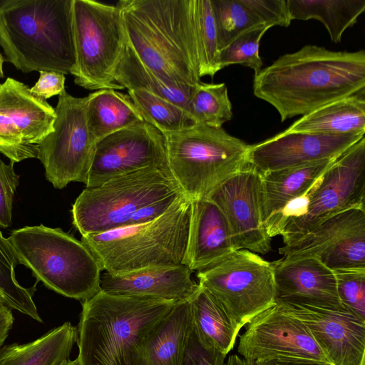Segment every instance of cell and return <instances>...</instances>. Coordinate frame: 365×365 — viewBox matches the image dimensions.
I'll return each instance as SVG.
<instances>
[{
	"label": "cell",
	"mask_w": 365,
	"mask_h": 365,
	"mask_svg": "<svg viewBox=\"0 0 365 365\" xmlns=\"http://www.w3.org/2000/svg\"><path fill=\"white\" fill-rule=\"evenodd\" d=\"M5 304L4 300L3 299L2 297L0 295V306Z\"/></svg>",
	"instance_id": "7dc6e473"
},
{
	"label": "cell",
	"mask_w": 365,
	"mask_h": 365,
	"mask_svg": "<svg viewBox=\"0 0 365 365\" xmlns=\"http://www.w3.org/2000/svg\"><path fill=\"white\" fill-rule=\"evenodd\" d=\"M287 258L313 257L332 271L365 269V207L351 208L320 222L279 249Z\"/></svg>",
	"instance_id": "5bb4252c"
},
{
	"label": "cell",
	"mask_w": 365,
	"mask_h": 365,
	"mask_svg": "<svg viewBox=\"0 0 365 365\" xmlns=\"http://www.w3.org/2000/svg\"><path fill=\"white\" fill-rule=\"evenodd\" d=\"M19 264L8 238L0 232V295L9 307L42 322L29 289L21 287L15 278L14 267Z\"/></svg>",
	"instance_id": "e575fe53"
},
{
	"label": "cell",
	"mask_w": 365,
	"mask_h": 365,
	"mask_svg": "<svg viewBox=\"0 0 365 365\" xmlns=\"http://www.w3.org/2000/svg\"><path fill=\"white\" fill-rule=\"evenodd\" d=\"M73 0L0 1V46L5 60L26 73H71L76 63Z\"/></svg>",
	"instance_id": "277c9868"
},
{
	"label": "cell",
	"mask_w": 365,
	"mask_h": 365,
	"mask_svg": "<svg viewBox=\"0 0 365 365\" xmlns=\"http://www.w3.org/2000/svg\"><path fill=\"white\" fill-rule=\"evenodd\" d=\"M364 135L285 130L250 146L248 163L266 173L338 158Z\"/></svg>",
	"instance_id": "d6986e66"
},
{
	"label": "cell",
	"mask_w": 365,
	"mask_h": 365,
	"mask_svg": "<svg viewBox=\"0 0 365 365\" xmlns=\"http://www.w3.org/2000/svg\"><path fill=\"white\" fill-rule=\"evenodd\" d=\"M175 304L102 290L83 301L76 339L79 365H138L145 341Z\"/></svg>",
	"instance_id": "7a4b0ae2"
},
{
	"label": "cell",
	"mask_w": 365,
	"mask_h": 365,
	"mask_svg": "<svg viewBox=\"0 0 365 365\" xmlns=\"http://www.w3.org/2000/svg\"><path fill=\"white\" fill-rule=\"evenodd\" d=\"M253 93L278 111L282 122L336 100L365 94V51L306 45L255 75Z\"/></svg>",
	"instance_id": "6da1fadb"
},
{
	"label": "cell",
	"mask_w": 365,
	"mask_h": 365,
	"mask_svg": "<svg viewBox=\"0 0 365 365\" xmlns=\"http://www.w3.org/2000/svg\"><path fill=\"white\" fill-rule=\"evenodd\" d=\"M272 264L276 302L344 310L339 299L334 271L317 259L283 257Z\"/></svg>",
	"instance_id": "ffe728a7"
},
{
	"label": "cell",
	"mask_w": 365,
	"mask_h": 365,
	"mask_svg": "<svg viewBox=\"0 0 365 365\" xmlns=\"http://www.w3.org/2000/svg\"><path fill=\"white\" fill-rule=\"evenodd\" d=\"M225 357L220 353L202 346L192 327L185 351L182 365H225Z\"/></svg>",
	"instance_id": "f35d334b"
},
{
	"label": "cell",
	"mask_w": 365,
	"mask_h": 365,
	"mask_svg": "<svg viewBox=\"0 0 365 365\" xmlns=\"http://www.w3.org/2000/svg\"><path fill=\"white\" fill-rule=\"evenodd\" d=\"M13 161L6 164L0 158V227L12 224L13 201L19 185V175L14 169Z\"/></svg>",
	"instance_id": "74e56055"
},
{
	"label": "cell",
	"mask_w": 365,
	"mask_h": 365,
	"mask_svg": "<svg viewBox=\"0 0 365 365\" xmlns=\"http://www.w3.org/2000/svg\"><path fill=\"white\" fill-rule=\"evenodd\" d=\"M334 272L343 309L365 321V269H341Z\"/></svg>",
	"instance_id": "8d00e7d4"
},
{
	"label": "cell",
	"mask_w": 365,
	"mask_h": 365,
	"mask_svg": "<svg viewBox=\"0 0 365 365\" xmlns=\"http://www.w3.org/2000/svg\"><path fill=\"white\" fill-rule=\"evenodd\" d=\"M225 365H250V361L244 359L237 354H231Z\"/></svg>",
	"instance_id": "ee69618b"
},
{
	"label": "cell",
	"mask_w": 365,
	"mask_h": 365,
	"mask_svg": "<svg viewBox=\"0 0 365 365\" xmlns=\"http://www.w3.org/2000/svg\"><path fill=\"white\" fill-rule=\"evenodd\" d=\"M291 20L317 19L327 29L331 41H341L365 11V0H287Z\"/></svg>",
	"instance_id": "4dcf8cb0"
},
{
	"label": "cell",
	"mask_w": 365,
	"mask_h": 365,
	"mask_svg": "<svg viewBox=\"0 0 365 365\" xmlns=\"http://www.w3.org/2000/svg\"><path fill=\"white\" fill-rule=\"evenodd\" d=\"M76 63L70 74L86 89L122 90L114 74L128 38L119 6L93 0H73Z\"/></svg>",
	"instance_id": "9c48e42d"
},
{
	"label": "cell",
	"mask_w": 365,
	"mask_h": 365,
	"mask_svg": "<svg viewBox=\"0 0 365 365\" xmlns=\"http://www.w3.org/2000/svg\"><path fill=\"white\" fill-rule=\"evenodd\" d=\"M219 51L240 35L261 26L287 27V0H210Z\"/></svg>",
	"instance_id": "603a6c76"
},
{
	"label": "cell",
	"mask_w": 365,
	"mask_h": 365,
	"mask_svg": "<svg viewBox=\"0 0 365 365\" xmlns=\"http://www.w3.org/2000/svg\"><path fill=\"white\" fill-rule=\"evenodd\" d=\"M87 97L88 124L96 143L113 133L145 121L128 94L106 88Z\"/></svg>",
	"instance_id": "f1b7e54d"
},
{
	"label": "cell",
	"mask_w": 365,
	"mask_h": 365,
	"mask_svg": "<svg viewBox=\"0 0 365 365\" xmlns=\"http://www.w3.org/2000/svg\"><path fill=\"white\" fill-rule=\"evenodd\" d=\"M192 19L200 78L213 77L220 68L217 29L210 0H192Z\"/></svg>",
	"instance_id": "d6a6232c"
},
{
	"label": "cell",
	"mask_w": 365,
	"mask_h": 365,
	"mask_svg": "<svg viewBox=\"0 0 365 365\" xmlns=\"http://www.w3.org/2000/svg\"><path fill=\"white\" fill-rule=\"evenodd\" d=\"M164 136L168 170L190 200L207 197L248 164L250 145L222 128L195 124Z\"/></svg>",
	"instance_id": "52a82bcc"
},
{
	"label": "cell",
	"mask_w": 365,
	"mask_h": 365,
	"mask_svg": "<svg viewBox=\"0 0 365 365\" xmlns=\"http://www.w3.org/2000/svg\"><path fill=\"white\" fill-rule=\"evenodd\" d=\"M114 79L123 88L141 90L155 95L180 106L190 114L193 88L175 85L152 71L138 58L128 40L115 69Z\"/></svg>",
	"instance_id": "f546056e"
},
{
	"label": "cell",
	"mask_w": 365,
	"mask_h": 365,
	"mask_svg": "<svg viewBox=\"0 0 365 365\" xmlns=\"http://www.w3.org/2000/svg\"><path fill=\"white\" fill-rule=\"evenodd\" d=\"M190 215V199L184 195L151 222L88 234L81 241L106 272L179 266L186 251Z\"/></svg>",
	"instance_id": "5b68a950"
},
{
	"label": "cell",
	"mask_w": 365,
	"mask_h": 365,
	"mask_svg": "<svg viewBox=\"0 0 365 365\" xmlns=\"http://www.w3.org/2000/svg\"><path fill=\"white\" fill-rule=\"evenodd\" d=\"M307 212L291 220L281 235L284 245L299 239L327 218L365 207V138L336 158L309 190Z\"/></svg>",
	"instance_id": "7c38bea8"
},
{
	"label": "cell",
	"mask_w": 365,
	"mask_h": 365,
	"mask_svg": "<svg viewBox=\"0 0 365 365\" xmlns=\"http://www.w3.org/2000/svg\"><path fill=\"white\" fill-rule=\"evenodd\" d=\"M190 114L195 124L215 128L231 120L232 103L225 83L199 82L192 90Z\"/></svg>",
	"instance_id": "836d02e7"
},
{
	"label": "cell",
	"mask_w": 365,
	"mask_h": 365,
	"mask_svg": "<svg viewBox=\"0 0 365 365\" xmlns=\"http://www.w3.org/2000/svg\"><path fill=\"white\" fill-rule=\"evenodd\" d=\"M190 303L192 327L200 344L226 356L233 349L242 327L220 302L199 284Z\"/></svg>",
	"instance_id": "d4e9b609"
},
{
	"label": "cell",
	"mask_w": 365,
	"mask_h": 365,
	"mask_svg": "<svg viewBox=\"0 0 365 365\" xmlns=\"http://www.w3.org/2000/svg\"><path fill=\"white\" fill-rule=\"evenodd\" d=\"M269 29V26H261L249 31L220 50V68L231 64H241L253 69L255 75L259 73L262 69V61L259 55V42Z\"/></svg>",
	"instance_id": "d590c367"
},
{
	"label": "cell",
	"mask_w": 365,
	"mask_h": 365,
	"mask_svg": "<svg viewBox=\"0 0 365 365\" xmlns=\"http://www.w3.org/2000/svg\"><path fill=\"white\" fill-rule=\"evenodd\" d=\"M335 159L260 173L263 224L291 200L307 193Z\"/></svg>",
	"instance_id": "484cf974"
},
{
	"label": "cell",
	"mask_w": 365,
	"mask_h": 365,
	"mask_svg": "<svg viewBox=\"0 0 365 365\" xmlns=\"http://www.w3.org/2000/svg\"><path fill=\"white\" fill-rule=\"evenodd\" d=\"M184 194L168 169L145 168L86 187L72 208L73 223L81 236L125 227L142 207Z\"/></svg>",
	"instance_id": "ba28073f"
},
{
	"label": "cell",
	"mask_w": 365,
	"mask_h": 365,
	"mask_svg": "<svg viewBox=\"0 0 365 365\" xmlns=\"http://www.w3.org/2000/svg\"><path fill=\"white\" fill-rule=\"evenodd\" d=\"M192 271L182 264L147 268L129 272L101 275V290L114 294L140 296L180 302L190 299L198 287Z\"/></svg>",
	"instance_id": "7402d4cb"
},
{
	"label": "cell",
	"mask_w": 365,
	"mask_h": 365,
	"mask_svg": "<svg viewBox=\"0 0 365 365\" xmlns=\"http://www.w3.org/2000/svg\"><path fill=\"white\" fill-rule=\"evenodd\" d=\"M237 250L220 209L208 197L190 200L188 238L182 264L192 272H200L217 264Z\"/></svg>",
	"instance_id": "44dd1931"
},
{
	"label": "cell",
	"mask_w": 365,
	"mask_h": 365,
	"mask_svg": "<svg viewBox=\"0 0 365 365\" xmlns=\"http://www.w3.org/2000/svg\"><path fill=\"white\" fill-rule=\"evenodd\" d=\"M237 352L248 361L304 359L328 362L304 324L276 304L246 324Z\"/></svg>",
	"instance_id": "2e32d148"
},
{
	"label": "cell",
	"mask_w": 365,
	"mask_h": 365,
	"mask_svg": "<svg viewBox=\"0 0 365 365\" xmlns=\"http://www.w3.org/2000/svg\"><path fill=\"white\" fill-rule=\"evenodd\" d=\"M5 59L4 58L3 56L0 53V78L4 77V71H3V63Z\"/></svg>",
	"instance_id": "f6af8a7d"
},
{
	"label": "cell",
	"mask_w": 365,
	"mask_h": 365,
	"mask_svg": "<svg viewBox=\"0 0 365 365\" xmlns=\"http://www.w3.org/2000/svg\"><path fill=\"white\" fill-rule=\"evenodd\" d=\"M285 131L364 135V94L353 95L325 104L302 115Z\"/></svg>",
	"instance_id": "4316f807"
},
{
	"label": "cell",
	"mask_w": 365,
	"mask_h": 365,
	"mask_svg": "<svg viewBox=\"0 0 365 365\" xmlns=\"http://www.w3.org/2000/svg\"><path fill=\"white\" fill-rule=\"evenodd\" d=\"M77 329L69 322L37 339L0 347V365H61L69 360Z\"/></svg>",
	"instance_id": "83f0119b"
},
{
	"label": "cell",
	"mask_w": 365,
	"mask_h": 365,
	"mask_svg": "<svg viewBox=\"0 0 365 365\" xmlns=\"http://www.w3.org/2000/svg\"><path fill=\"white\" fill-rule=\"evenodd\" d=\"M14 316L10 308L6 304L0 306V347L3 346L9 331L12 328Z\"/></svg>",
	"instance_id": "7bdbcfd3"
},
{
	"label": "cell",
	"mask_w": 365,
	"mask_h": 365,
	"mask_svg": "<svg viewBox=\"0 0 365 365\" xmlns=\"http://www.w3.org/2000/svg\"><path fill=\"white\" fill-rule=\"evenodd\" d=\"M192 329L190 299L176 302L145 341L138 365H182Z\"/></svg>",
	"instance_id": "cb8c5ba5"
},
{
	"label": "cell",
	"mask_w": 365,
	"mask_h": 365,
	"mask_svg": "<svg viewBox=\"0 0 365 365\" xmlns=\"http://www.w3.org/2000/svg\"><path fill=\"white\" fill-rule=\"evenodd\" d=\"M168 169L163 134L143 121L97 141L86 187L145 168Z\"/></svg>",
	"instance_id": "9a60e30c"
},
{
	"label": "cell",
	"mask_w": 365,
	"mask_h": 365,
	"mask_svg": "<svg viewBox=\"0 0 365 365\" xmlns=\"http://www.w3.org/2000/svg\"><path fill=\"white\" fill-rule=\"evenodd\" d=\"M61 365H79V364L76 359L73 361L69 359L68 361H64Z\"/></svg>",
	"instance_id": "bcb514c9"
},
{
	"label": "cell",
	"mask_w": 365,
	"mask_h": 365,
	"mask_svg": "<svg viewBox=\"0 0 365 365\" xmlns=\"http://www.w3.org/2000/svg\"><path fill=\"white\" fill-rule=\"evenodd\" d=\"M197 277L241 327L276 304L272 262L250 250H235Z\"/></svg>",
	"instance_id": "30bf717a"
},
{
	"label": "cell",
	"mask_w": 365,
	"mask_h": 365,
	"mask_svg": "<svg viewBox=\"0 0 365 365\" xmlns=\"http://www.w3.org/2000/svg\"><path fill=\"white\" fill-rule=\"evenodd\" d=\"M128 92L145 121L156 128L163 135L195 125L187 111L166 99L138 89L128 90Z\"/></svg>",
	"instance_id": "1f68e13d"
},
{
	"label": "cell",
	"mask_w": 365,
	"mask_h": 365,
	"mask_svg": "<svg viewBox=\"0 0 365 365\" xmlns=\"http://www.w3.org/2000/svg\"><path fill=\"white\" fill-rule=\"evenodd\" d=\"M222 211L238 250L266 254L271 250L262 215L261 173L248 163L207 197Z\"/></svg>",
	"instance_id": "e0dca14e"
},
{
	"label": "cell",
	"mask_w": 365,
	"mask_h": 365,
	"mask_svg": "<svg viewBox=\"0 0 365 365\" xmlns=\"http://www.w3.org/2000/svg\"><path fill=\"white\" fill-rule=\"evenodd\" d=\"M19 263L47 287L86 300L101 291V267L81 242L60 228L43 225L14 230L8 238Z\"/></svg>",
	"instance_id": "8992f818"
},
{
	"label": "cell",
	"mask_w": 365,
	"mask_h": 365,
	"mask_svg": "<svg viewBox=\"0 0 365 365\" xmlns=\"http://www.w3.org/2000/svg\"><path fill=\"white\" fill-rule=\"evenodd\" d=\"M308 329L332 365H365V321L344 310L276 302Z\"/></svg>",
	"instance_id": "ac0fdd59"
},
{
	"label": "cell",
	"mask_w": 365,
	"mask_h": 365,
	"mask_svg": "<svg viewBox=\"0 0 365 365\" xmlns=\"http://www.w3.org/2000/svg\"><path fill=\"white\" fill-rule=\"evenodd\" d=\"M40 76L31 91L44 99L60 95L65 91V76L54 71H40Z\"/></svg>",
	"instance_id": "60d3db41"
},
{
	"label": "cell",
	"mask_w": 365,
	"mask_h": 365,
	"mask_svg": "<svg viewBox=\"0 0 365 365\" xmlns=\"http://www.w3.org/2000/svg\"><path fill=\"white\" fill-rule=\"evenodd\" d=\"M87 102V96L74 97L63 91L55 108L53 130L38 144V158L55 188L86 182L96 144L88 124Z\"/></svg>",
	"instance_id": "8fae6325"
},
{
	"label": "cell",
	"mask_w": 365,
	"mask_h": 365,
	"mask_svg": "<svg viewBox=\"0 0 365 365\" xmlns=\"http://www.w3.org/2000/svg\"><path fill=\"white\" fill-rule=\"evenodd\" d=\"M55 108L12 78L0 83V153L14 163L38 158L40 142L53 130Z\"/></svg>",
	"instance_id": "4fadbf2b"
},
{
	"label": "cell",
	"mask_w": 365,
	"mask_h": 365,
	"mask_svg": "<svg viewBox=\"0 0 365 365\" xmlns=\"http://www.w3.org/2000/svg\"><path fill=\"white\" fill-rule=\"evenodd\" d=\"M184 195H170L142 207L133 215L126 226L143 224L158 218L167 212L178 199Z\"/></svg>",
	"instance_id": "ab89813d"
},
{
	"label": "cell",
	"mask_w": 365,
	"mask_h": 365,
	"mask_svg": "<svg viewBox=\"0 0 365 365\" xmlns=\"http://www.w3.org/2000/svg\"><path fill=\"white\" fill-rule=\"evenodd\" d=\"M250 365H332L326 361L304 359H272L250 361Z\"/></svg>",
	"instance_id": "b9f144b4"
},
{
	"label": "cell",
	"mask_w": 365,
	"mask_h": 365,
	"mask_svg": "<svg viewBox=\"0 0 365 365\" xmlns=\"http://www.w3.org/2000/svg\"><path fill=\"white\" fill-rule=\"evenodd\" d=\"M117 5L128 42L145 65L180 86L200 82L192 0H120Z\"/></svg>",
	"instance_id": "3957f363"
}]
</instances>
